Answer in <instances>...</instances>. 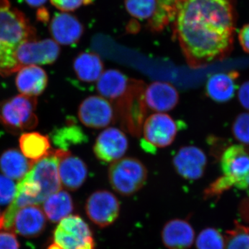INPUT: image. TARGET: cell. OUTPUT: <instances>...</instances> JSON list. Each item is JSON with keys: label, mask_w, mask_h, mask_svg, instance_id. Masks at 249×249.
Returning a JSON list of instances; mask_svg holds the SVG:
<instances>
[{"label": "cell", "mask_w": 249, "mask_h": 249, "mask_svg": "<svg viewBox=\"0 0 249 249\" xmlns=\"http://www.w3.org/2000/svg\"><path fill=\"white\" fill-rule=\"evenodd\" d=\"M174 21L173 38L191 68L224 60L231 53L236 24L232 0H186Z\"/></svg>", "instance_id": "obj_1"}, {"label": "cell", "mask_w": 249, "mask_h": 249, "mask_svg": "<svg viewBox=\"0 0 249 249\" xmlns=\"http://www.w3.org/2000/svg\"><path fill=\"white\" fill-rule=\"evenodd\" d=\"M147 107L159 113L173 109L179 101L178 90L169 83L154 82L145 88Z\"/></svg>", "instance_id": "obj_17"}, {"label": "cell", "mask_w": 249, "mask_h": 249, "mask_svg": "<svg viewBox=\"0 0 249 249\" xmlns=\"http://www.w3.org/2000/svg\"><path fill=\"white\" fill-rule=\"evenodd\" d=\"M121 205L115 195L106 190L93 192L85 203V212L91 222L100 228H106L116 222Z\"/></svg>", "instance_id": "obj_9"}, {"label": "cell", "mask_w": 249, "mask_h": 249, "mask_svg": "<svg viewBox=\"0 0 249 249\" xmlns=\"http://www.w3.org/2000/svg\"><path fill=\"white\" fill-rule=\"evenodd\" d=\"M129 24H130V25H129L128 28H127V31H128L129 32L133 33V34L138 32L139 25L137 23L134 22L133 24H132V22H130Z\"/></svg>", "instance_id": "obj_40"}, {"label": "cell", "mask_w": 249, "mask_h": 249, "mask_svg": "<svg viewBox=\"0 0 249 249\" xmlns=\"http://www.w3.org/2000/svg\"><path fill=\"white\" fill-rule=\"evenodd\" d=\"M178 130V123L168 114H152L145 119L142 126V148L151 152L157 148L169 146L176 138Z\"/></svg>", "instance_id": "obj_7"}, {"label": "cell", "mask_w": 249, "mask_h": 249, "mask_svg": "<svg viewBox=\"0 0 249 249\" xmlns=\"http://www.w3.org/2000/svg\"><path fill=\"white\" fill-rule=\"evenodd\" d=\"M26 3L31 7H41L47 2V0H24Z\"/></svg>", "instance_id": "obj_39"}, {"label": "cell", "mask_w": 249, "mask_h": 249, "mask_svg": "<svg viewBox=\"0 0 249 249\" xmlns=\"http://www.w3.org/2000/svg\"><path fill=\"white\" fill-rule=\"evenodd\" d=\"M19 147L24 157L33 163L45 158L53 151L50 138L38 132H26L19 139Z\"/></svg>", "instance_id": "obj_23"}, {"label": "cell", "mask_w": 249, "mask_h": 249, "mask_svg": "<svg viewBox=\"0 0 249 249\" xmlns=\"http://www.w3.org/2000/svg\"><path fill=\"white\" fill-rule=\"evenodd\" d=\"M238 38L242 48L249 53V24H246L240 29Z\"/></svg>", "instance_id": "obj_37"}, {"label": "cell", "mask_w": 249, "mask_h": 249, "mask_svg": "<svg viewBox=\"0 0 249 249\" xmlns=\"http://www.w3.org/2000/svg\"><path fill=\"white\" fill-rule=\"evenodd\" d=\"M186 0H157L158 9L154 17L148 21L147 27L154 32L163 30L170 22L175 20L180 6Z\"/></svg>", "instance_id": "obj_26"}, {"label": "cell", "mask_w": 249, "mask_h": 249, "mask_svg": "<svg viewBox=\"0 0 249 249\" xmlns=\"http://www.w3.org/2000/svg\"><path fill=\"white\" fill-rule=\"evenodd\" d=\"M86 137L82 129L71 121L66 125L54 129L50 134V140L60 150H67L72 145L84 142Z\"/></svg>", "instance_id": "obj_27"}, {"label": "cell", "mask_w": 249, "mask_h": 249, "mask_svg": "<svg viewBox=\"0 0 249 249\" xmlns=\"http://www.w3.org/2000/svg\"><path fill=\"white\" fill-rule=\"evenodd\" d=\"M47 249H95L92 232L83 218L70 214L59 222Z\"/></svg>", "instance_id": "obj_6"}, {"label": "cell", "mask_w": 249, "mask_h": 249, "mask_svg": "<svg viewBox=\"0 0 249 249\" xmlns=\"http://www.w3.org/2000/svg\"><path fill=\"white\" fill-rule=\"evenodd\" d=\"M37 98L20 94L0 102V123L12 134L35 128Z\"/></svg>", "instance_id": "obj_4"}, {"label": "cell", "mask_w": 249, "mask_h": 249, "mask_svg": "<svg viewBox=\"0 0 249 249\" xmlns=\"http://www.w3.org/2000/svg\"><path fill=\"white\" fill-rule=\"evenodd\" d=\"M93 0H51V3L57 9L63 12H70L83 6L92 4Z\"/></svg>", "instance_id": "obj_34"}, {"label": "cell", "mask_w": 249, "mask_h": 249, "mask_svg": "<svg viewBox=\"0 0 249 249\" xmlns=\"http://www.w3.org/2000/svg\"><path fill=\"white\" fill-rule=\"evenodd\" d=\"M58 157V173L62 187L75 191L83 186L88 178V165L84 160L73 155L68 150L57 149Z\"/></svg>", "instance_id": "obj_13"}, {"label": "cell", "mask_w": 249, "mask_h": 249, "mask_svg": "<svg viewBox=\"0 0 249 249\" xmlns=\"http://www.w3.org/2000/svg\"><path fill=\"white\" fill-rule=\"evenodd\" d=\"M145 165L134 157H124L113 162L108 169V179L111 188L123 196H133L146 182Z\"/></svg>", "instance_id": "obj_5"}, {"label": "cell", "mask_w": 249, "mask_h": 249, "mask_svg": "<svg viewBox=\"0 0 249 249\" xmlns=\"http://www.w3.org/2000/svg\"><path fill=\"white\" fill-rule=\"evenodd\" d=\"M16 185L11 178L0 175V205H6L14 199Z\"/></svg>", "instance_id": "obj_33"}, {"label": "cell", "mask_w": 249, "mask_h": 249, "mask_svg": "<svg viewBox=\"0 0 249 249\" xmlns=\"http://www.w3.org/2000/svg\"><path fill=\"white\" fill-rule=\"evenodd\" d=\"M232 132L236 140L244 145H249V112L242 113L235 118Z\"/></svg>", "instance_id": "obj_32"}, {"label": "cell", "mask_w": 249, "mask_h": 249, "mask_svg": "<svg viewBox=\"0 0 249 249\" xmlns=\"http://www.w3.org/2000/svg\"><path fill=\"white\" fill-rule=\"evenodd\" d=\"M196 249H224L225 240L220 232L214 228H206L196 237Z\"/></svg>", "instance_id": "obj_31"}, {"label": "cell", "mask_w": 249, "mask_h": 249, "mask_svg": "<svg viewBox=\"0 0 249 249\" xmlns=\"http://www.w3.org/2000/svg\"><path fill=\"white\" fill-rule=\"evenodd\" d=\"M124 6L132 17L150 20L158 9L157 0H124Z\"/></svg>", "instance_id": "obj_29"}, {"label": "cell", "mask_w": 249, "mask_h": 249, "mask_svg": "<svg viewBox=\"0 0 249 249\" xmlns=\"http://www.w3.org/2000/svg\"><path fill=\"white\" fill-rule=\"evenodd\" d=\"M36 18H37V20L41 22L47 23L49 21L50 14H49L48 10L46 8L41 7L36 14Z\"/></svg>", "instance_id": "obj_38"}, {"label": "cell", "mask_w": 249, "mask_h": 249, "mask_svg": "<svg viewBox=\"0 0 249 249\" xmlns=\"http://www.w3.org/2000/svg\"><path fill=\"white\" fill-rule=\"evenodd\" d=\"M145 84L141 80L129 79L125 92L115 101L116 120L121 127L136 137H141L147 107L145 101Z\"/></svg>", "instance_id": "obj_3"}, {"label": "cell", "mask_w": 249, "mask_h": 249, "mask_svg": "<svg viewBox=\"0 0 249 249\" xmlns=\"http://www.w3.org/2000/svg\"><path fill=\"white\" fill-rule=\"evenodd\" d=\"M0 249H19L16 235L9 231H0Z\"/></svg>", "instance_id": "obj_35"}, {"label": "cell", "mask_w": 249, "mask_h": 249, "mask_svg": "<svg viewBox=\"0 0 249 249\" xmlns=\"http://www.w3.org/2000/svg\"><path fill=\"white\" fill-rule=\"evenodd\" d=\"M60 53L58 44L52 39L28 40L16 50L19 67L29 65H50L56 61Z\"/></svg>", "instance_id": "obj_10"}, {"label": "cell", "mask_w": 249, "mask_h": 249, "mask_svg": "<svg viewBox=\"0 0 249 249\" xmlns=\"http://www.w3.org/2000/svg\"><path fill=\"white\" fill-rule=\"evenodd\" d=\"M18 72L16 86L22 94L36 97L45 91L48 76L43 69L37 65H29L21 67Z\"/></svg>", "instance_id": "obj_19"}, {"label": "cell", "mask_w": 249, "mask_h": 249, "mask_svg": "<svg viewBox=\"0 0 249 249\" xmlns=\"http://www.w3.org/2000/svg\"><path fill=\"white\" fill-rule=\"evenodd\" d=\"M73 71L83 83L97 82L103 72L104 65L101 57L93 52H82L73 60Z\"/></svg>", "instance_id": "obj_22"}, {"label": "cell", "mask_w": 249, "mask_h": 249, "mask_svg": "<svg viewBox=\"0 0 249 249\" xmlns=\"http://www.w3.org/2000/svg\"><path fill=\"white\" fill-rule=\"evenodd\" d=\"M238 77V72L235 71L211 75L206 82V95L214 102L224 103L231 101L235 96L236 80Z\"/></svg>", "instance_id": "obj_20"}, {"label": "cell", "mask_w": 249, "mask_h": 249, "mask_svg": "<svg viewBox=\"0 0 249 249\" xmlns=\"http://www.w3.org/2000/svg\"><path fill=\"white\" fill-rule=\"evenodd\" d=\"M17 47L9 44L0 34V75L7 76L20 69L16 59Z\"/></svg>", "instance_id": "obj_28"}, {"label": "cell", "mask_w": 249, "mask_h": 249, "mask_svg": "<svg viewBox=\"0 0 249 249\" xmlns=\"http://www.w3.org/2000/svg\"><path fill=\"white\" fill-rule=\"evenodd\" d=\"M238 99L242 107L249 111V80L245 82L239 88Z\"/></svg>", "instance_id": "obj_36"}, {"label": "cell", "mask_w": 249, "mask_h": 249, "mask_svg": "<svg viewBox=\"0 0 249 249\" xmlns=\"http://www.w3.org/2000/svg\"><path fill=\"white\" fill-rule=\"evenodd\" d=\"M47 217L38 205L22 208L16 213L13 222L12 231L26 238H35L45 231Z\"/></svg>", "instance_id": "obj_16"}, {"label": "cell", "mask_w": 249, "mask_h": 249, "mask_svg": "<svg viewBox=\"0 0 249 249\" xmlns=\"http://www.w3.org/2000/svg\"><path fill=\"white\" fill-rule=\"evenodd\" d=\"M43 209L50 222L58 223L71 214L74 209V204L70 193L60 190L44 201Z\"/></svg>", "instance_id": "obj_25"}, {"label": "cell", "mask_w": 249, "mask_h": 249, "mask_svg": "<svg viewBox=\"0 0 249 249\" xmlns=\"http://www.w3.org/2000/svg\"><path fill=\"white\" fill-rule=\"evenodd\" d=\"M34 163L16 149L6 150L0 157V170L11 179H22Z\"/></svg>", "instance_id": "obj_24"}, {"label": "cell", "mask_w": 249, "mask_h": 249, "mask_svg": "<svg viewBox=\"0 0 249 249\" xmlns=\"http://www.w3.org/2000/svg\"><path fill=\"white\" fill-rule=\"evenodd\" d=\"M80 122L86 127L101 129L116 121L114 107L106 98L91 96L80 103L78 111Z\"/></svg>", "instance_id": "obj_11"}, {"label": "cell", "mask_w": 249, "mask_h": 249, "mask_svg": "<svg viewBox=\"0 0 249 249\" xmlns=\"http://www.w3.org/2000/svg\"><path fill=\"white\" fill-rule=\"evenodd\" d=\"M220 165L222 176L205 188V199L219 197L232 187L246 189L249 176V152L243 145L227 147L221 157Z\"/></svg>", "instance_id": "obj_2"}, {"label": "cell", "mask_w": 249, "mask_h": 249, "mask_svg": "<svg viewBox=\"0 0 249 249\" xmlns=\"http://www.w3.org/2000/svg\"><path fill=\"white\" fill-rule=\"evenodd\" d=\"M245 191L247 192V193H248V195L249 196V176L248 179H247V187H246Z\"/></svg>", "instance_id": "obj_41"}, {"label": "cell", "mask_w": 249, "mask_h": 249, "mask_svg": "<svg viewBox=\"0 0 249 249\" xmlns=\"http://www.w3.org/2000/svg\"><path fill=\"white\" fill-rule=\"evenodd\" d=\"M58 162L56 150H53L50 155L34 163L24 176L40 188L41 203L61 190Z\"/></svg>", "instance_id": "obj_8"}, {"label": "cell", "mask_w": 249, "mask_h": 249, "mask_svg": "<svg viewBox=\"0 0 249 249\" xmlns=\"http://www.w3.org/2000/svg\"><path fill=\"white\" fill-rule=\"evenodd\" d=\"M207 157L199 147L188 145L181 147L173 157V164L177 173L185 179L196 180L202 178Z\"/></svg>", "instance_id": "obj_14"}, {"label": "cell", "mask_w": 249, "mask_h": 249, "mask_svg": "<svg viewBox=\"0 0 249 249\" xmlns=\"http://www.w3.org/2000/svg\"><path fill=\"white\" fill-rule=\"evenodd\" d=\"M224 249H249V228L235 222L232 229L227 231Z\"/></svg>", "instance_id": "obj_30"}, {"label": "cell", "mask_w": 249, "mask_h": 249, "mask_svg": "<svg viewBox=\"0 0 249 249\" xmlns=\"http://www.w3.org/2000/svg\"><path fill=\"white\" fill-rule=\"evenodd\" d=\"M0 216H1V213H0Z\"/></svg>", "instance_id": "obj_42"}, {"label": "cell", "mask_w": 249, "mask_h": 249, "mask_svg": "<svg viewBox=\"0 0 249 249\" xmlns=\"http://www.w3.org/2000/svg\"><path fill=\"white\" fill-rule=\"evenodd\" d=\"M129 78L118 70H106L96 82V89L102 97L115 102L125 92Z\"/></svg>", "instance_id": "obj_21"}, {"label": "cell", "mask_w": 249, "mask_h": 249, "mask_svg": "<svg viewBox=\"0 0 249 249\" xmlns=\"http://www.w3.org/2000/svg\"><path fill=\"white\" fill-rule=\"evenodd\" d=\"M128 149L125 134L116 127H108L98 136L93 147L96 158L105 163L121 160Z\"/></svg>", "instance_id": "obj_12"}, {"label": "cell", "mask_w": 249, "mask_h": 249, "mask_svg": "<svg viewBox=\"0 0 249 249\" xmlns=\"http://www.w3.org/2000/svg\"><path fill=\"white\" fill-rule=\"evenodd\" d=\"M194 240V229L184 219H171L162 229L161 241L168 249H189Z\"/></svg>", "instance_id": "obj_18"}, {"label": "cell", "mask_w": 249, "mask_h": 249, "mask_svg": "<svg viewBox=\"0 0 249 249\" xmlns=\"http://www.w3.org/2000/svg\"><path fill=\"white\" fill-rule=\"evenodd\" d=\"M49 31L57 43L73 46L81 39L84 27L76 16L67 13H57L51 20Z\"/></svg>", "instance_id": "obj_15"}]
</instances>
